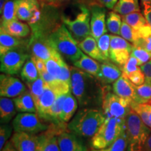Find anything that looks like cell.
I'll use <instances>...</instances> for the list:
<instances>
[{"mask_svg": "<svg viewBox=\"0 0 151 151\" xmlns=\"http://www.w3.org/2000/svg\"><path fill=\"white\" fill-rule=\"evenodd\" d=\"M0 29L18 38H24L27 37L30 33L29 25L24 22L19 21L18 20H14L5 24H1Z\"/></svg>", "mask_w": 151, "mask_h": 151, "instance_id": "25", "label": "cell"}, {"mask_svg": "<svg viewBox=\"0 0 151 151\" xmlns=\"http://www.w3.org/2000/svg\"><path fill=\"white\" fill-rule=\"evenodd\" d=\"M48 136V134H47V132L46 131H45L44 133L40 134V141H39V146H38L37 151H43V148H44L45 143H46Z\"/></svg>", "mask_w": 151, "mask_h": 151, "instance_id": "48", "label": "cell"}, {"mask_svg": "<svg viewBox=\"0 0 151 151\" xmlns=\"http://www.w3.org/2000/svg\"><path fill=\"white\" fill-rule=\"evenodd\" d=\"M106 118L104 113L99 109L92 107L82 108L70 120L67 128L82 138H92L104 122Z\"/></svg>", "mask_w": 151, "mask_h": 151, "instance_id": "2", "label": "cell"}, {"mask_svg": "<svg viewBox=\"0 0 151 151\" xmlns=\"http://www.w3.org/2000/svg\"><path fill=\"white\" fill-rule=\"evenodd\" d=\"M148 104H150V105H151V100H150V102H149Z\"/></svg>", "mask_w": 151, "mask_h": 151, "instance_id": "56", "label": "cell"}, {"mask_svg": "<svg viewBox=\"0 0 151 151\" xmlns=\"http://www.w3.org/2000/svg\"><path fill=\"white\" fill-rule=\"evenodd\" d=\"M31 58L33 60V62H35L36 67H37V70L39 71V73H41L43 71L46 70V61L35 56H31Z\"/></svg>", "mask_w": 151, "mask_h": 151, "instance_id": "45", "label": "cell"}, {"mask_svg": "<svg viewBox=\"0 0 151 151\" xmlns=\"http://www.w3.org/2000/svg\"><path fill=\"white\" fill-rule=\"evenodd\" d=\"M127 148L128 140L126 131L124 130L110 146L100 150L94 149L91 151H127Z\"/></svg>", "mask_w": 151, "mask_h": 151, "instance_id": "36", "label": "cell"}, {"mask_svg": "<svg viewBox=\"0 0 151 151\" xmlns=\"http://www.w3.org/2000/svg\"><path fill=\"white\" fill-rule=\"evenodd\" d=\"M79 11L73 18L62 16V20L69 30L73 38L81 42L87 37L91 35L90 30V19L91 11L83 4L78 6Z\"/></svg>", "mask_w": 151, "mask_h": 151, "instance_id": "6", "label": "cell"}, {"mask_svg": "<svg viewBox=\"0 0 151 151\" xmlns=\"http://www.w3.org/2000/svg\"><path fill=\"white\" fill-rule=\"evenodd\" d=\"M122 20L125 21L132 27H133L138 32L141 28L144 27L146 24H148L145 16H143L141 13H139V11L131 13V14L124 16L122 18Z\"/></svg>", "mask_w": 151, "mask_h": 151, "instance_id": "34", "label": "cell"}, {"mask_svg": "<svg viewBox=\"0 0 151 151\" xmlns=\"http://www.w3.org/2000/svg\"><path fill=\"white\" fill-rule=\"evenodd\" d=\"M39 1H42V2H44L46 4H55L58 0H39Z\"/></svg>", "mask_w": 151, "mask_h": 151, "instance_id": "52", "label": "cell"}, {"mask_svg": "<svg viewBox=\"0 0 151 151\" xmlns=\"http://www.w3.org/2000/svg\"><path fill=\"white\" fill-rule=\"evenodd\" d=\"M70 90L78 100L81 108L102 104L104 86L99 81L78 68L70 67Z\"/></svg>", "mask_w": 151, "mask_h": 151, "instance_id": "1", "label": "cell"}, {"mask_svg": "<svg viewBox=\"0 0 151 151\" xmlns=\"http://www.w3.org/2000/svg\"><path fill=\"white\" fill-rule=\"evenodd\" d=\"M29 43L22 38L14 37L0 29V55L15 49H26Z\"/></svg>", "mask_w": 151, "mask_h": 151, "instance_id": "18", "label": "cell"}, {"mask_svg": "<svg viewBox=\"0 0 151 151\" xmlns=\"http://www.w3.org/2000/svg\"><path fill=\"white\" fill-rule=\"evenodd\" d=\"M122 19L120 15L114 11L108 14L106 18L107 29L111 34L115 35H120V29L122 26Z\"/></svg>", "mask_w": 151, "mask_h": 151, "instance_id": "35", "label": "cell"}, {"mask_svg": "<svg viewBox=\"0 0 151 151\" xmlns=\"http://www.w3.org/2000/svg\"><path fill=\"white\" fill-rule=\"evenodd\" d=\"M15 132H24L37 134L46 131L48 127L41 121L37 113H22L17 115L13 121Z\"/></svg>", "mask_w": 151, "mask_h": 151, "instance_id": "9", "label": "cell"}, {"mask_svg": "<svg viewBox=\"0 0 151 151\" xmlns=\"http://www.w3.org/2000/svg\"><path fill=\"white\" fill-rule=\"evenodd\" d=\"M48 134L46 143H45L43 151H60L59 144H58V136L49 128L46 131Z\"/></svg>", "mask_w": 151, "mask_h": 151, "instance_id": "40", "label": "cell"}, {"mask_svg": "<svg viewBox=\"0 0 151 151\" xmlns=\"http://www.w3.org/2000/svg\"><path fill=\"white\" fill-rule=\"evenodd\" d=\"M67 94H62L58 96L55 101L53 104L52 105L51 108L46 113V116L44 117V120L48 121H51L55 124L63 123L60 121V114H61L62 106H63L64 101L66 99Z\"/></svg>", "mask_w": 151, "mask_h": 151, "instance_id": "27", "label": "cell"}, {"mask_svg": "<svg viewBox=\"0 0 151 151\" xmlns=\"http://www.w3.org/2000/svg\"><path fill=\"white\" fill-rule=\"evenodd\" d=\"M125 130V118H106L91 139V147L96 150L110 146Z\"/></svg>", "mask_w": 151, "mask_h": 151, "instance_id": "5", "label": "cell"}, {"mask_svg": "<svg viewBox=\"0 0 151 151\" xmlns=\"http://www.w3.org/2000/svg\"><path fill=\"white\" fill-rule=\"evenodd\" d=\"M143 151H151V134L147 139L146 144L144 146Z\"/></svg>", "mask_w": 151, "mask_h": 151, "instance_id": "51", "label": "cell"}, {"mask_svg": "<svg viewBox=\"0 0 151 151\" xmlns=\"http://www.w3.org/2000/svg\"><path fill=\"white\" fill-rule=\"evenodd\" d=\"M91 19H90V30L91 36L98 40L101 36L107 32L106 10L104 7L94 5L91 8Z\"/></svg>", "mask_w": 151, "mask_h": 151, "instance_id": "13", "label": "cell"}, {"mask_svg": "<svg viewBox=\"0 0 151 151\" xmlns=\"http://www.w3.org/2000/svg\"><path fill=\"white\" fill-rule=\"evenodd\" d=\"M78 46L83 52L90 58L99 62H104L106 61L100 52L97 40L92 36H88L82 41L78 42Z\"/></svg>", "mask_w": 151, "mask_h": 151, "instance_id": "21", "label": "cell"}, {"mask_svg": "<svg viewBox=\"0 0 151 151\" xmlns=\"http://www.w3.org/2000/svg\"><path fill=\"white\" fill-rule=\"evenodd\" d=\"M131 55L137 58L139 62V66L146 63L151 60V52L147 51L146 50L139 47H136L133 46Z\"/></svg>", "mask_w": 151, "mask_h": 151, "instance_id": "39", "label": "cell"}, {"mask_svg": "<svg viewBox=\"0 0 151 151\" xmlns=\"http://www.w3.org/2000/svg\"><path fill=\"white\" fill-rule=\"evenodd\" d=\"M25 90L26 87L20 79L3 73L0 76V95L1 97L15 98Z\"/></svg>", "mask_w": 151, "mask_h": 151, "instance_id": "12", "label": "cell"}, {"mask_svg": "<svg viewBox=\"0 0 151 151\" xmlns=\"http://www.w3.org/2000/svg\"><path fill=\"white\" fill-rule=\"evenodd\" d=\"M102 100V109L106 118L114 117L117 118H125L132 110L131 102L132 100L119 97L114 92L104 88Z\"/></svg>", "mask_w": 151, "mask_h": 151, "instance_id": "7", "label": "cell"}, {"mask_svg": "<svg viewBox=\"0 0 151 151\" xmlns=\"http://www.w3.org/2000/svg\"><path fill=\"white\" fill-rule=\"evenodd\" d=\"M10 141L18 151H37L40 135L24 132H15Z\"/></svg>", "mask_w": 151, "mask_h": 151, "instance_id": "14", "label": "cell"}, {"mask_svg": "<svg viewBox=\"0 0 151 151\" xmlns=\"http://www.w3.org/2000/svg\"><path fill=\"white\" fill-rule=\"evenodd\" d=\"M78 100L71 91L67 94L64 101L62 112L60 114V121L67 123L72 119L78 108Z\"/></svg>", "mask_w": 151, "mask_h": 151, "instance_id": "23", "label": "cell"}, {"mask_svg": "<svg viewBox=\"0 0 151 151\" xmlns=\"http://www.w3.org/2000/svg\"><path fill=\"white\" fill-rule=\"evenodd\" d=\"M18 20L17 16L16 0H8L4 6L1 18V24H5L14 20Z\"/></svg>", "mask_w": 151, "mask_h": 151, "instance_id": "31", "label": "cell"}, {"mask_svg": "<svg viewBox=\"0 0 151 151\" xmlns=\"http://www.w3.org/2000/svg\"><path fill=\"white\" fill-rule=\"evenodd\" d=\"M8 0H0V14H2L4 6L5 4Z\"/></svg>", "mask_w": 151, "mask_h": 151, "instance_id": "53", "label": "cell"}, {"mask_svg": "<svg viewBox=\"0 0 151 151\" xmlns=\"http://www.w3.org/2000/svg\"><path fill=\"white\" fill-rule=\"evenodd\" d=\"M12 133V127L9 124H1L0 127V150L7 143Z\"/></svg>", "mask_w": 151, "mask_h": 151, "instance_id": "42", "label": "cell"}, {"mask_svg": "<svg viewBox=\"0 0 151 151\" xmlns=\"http://www.w3.org/2000/svg\"><path fill=\"white\" fill-rule=\"evenodd\" d=\"M143 5L146 4H151V0H141Z\"/></svg>", "mask_w": 151, "mask_h": 151, "instance_id": "54", "label": "cell"}, {"mask_svg": "<svg viewBox=\"0 0 151 151\" xmlns=\"http://www.w3.org/2000/svg\"><path fill=\"white\" fill-rule=\"evenodd\" d=\"M133 46L142 48L147 51L151 52V36L147 38H141Z\"/></svg>", "mask_w": 151, "mask_h": 151, "instance_id": "44", "label": "cell"}, {"mask_svg": "<svg viewBox=\"0 0 151 151\" xmlns=\"http://www.w3.org/2000/svg\"><path fill=\"white\" fill-rule=\"evenodd\" d=\"M58 1H68V0H58Z\"/></svg>", "mask_w": 151, "mask_h": 151, "instance_id": "55", "label": "cell"}, {"mask_svg": "<svg viewBox=\"0 0 151 151\" xmlns=\"http://www.w3.org/2000/svg\"><path fill=\"white\" fill-rule=\"evenodd\" d=\"M25 49H15L1 55V72L5 74H18L21 71L29 55L24 52Z\"/></svg>", "mask_w": 151, "mask_h": 151, "instance_id": "8", "label": "cell"}, {"mask_svg": "<svg viewBox=\"0 0 151 151\" xmlns=\"http://www.w3.org/2000/svg\"><path fill=\"white\" fill-rule=\"evenodd\" d=\"M122 75V71L119 66L109 61H105L101 65L100 71L97 78L104 86L113 83Z\"/></svg>", "mask_w": 151, "mask_h": 151, "instance_id": "17", "label": "cell"}, {"mask_svg": "<svg viewBox=\"0 0 151 151\" xmlns=\"http://www.w3.org/2000/svg\"><path fill=\"white\" fill-rule=\"evenodd\" d=\"M20 76H21L22 80L25 82V83L33 82L39 76V71L36 67L35 62L32 60L31 57L24 65L21 72H20Z\"/></svg>", "mask_w": 151, "mask_h": 151, "instance_id": "32", "label": "cell"}, {"mask_svg": "<svg viewBox=\"0 0 151 151\" xmlns=\"http://www.w3.org/2000/svg\"><path fill=\"white\" fill-rule=\"evenodd\" d=\"M133 45L122 37L111 35L110 60L119 67H123L131 56Z\"/></svg>", "mask_w": 151, "mask_h": 151, "instance_id": "10", "label": "cell"}, {"mask_svg": "<svg viewBox=\"0 0 151 151\" xmlns=\"http://www.w3.org/2000/svg\"><path fill=\"white\" fill-rule=\"evenodd\" d=\"M113 92L119 97L125 98L133 101L135 93V85L122 75L121 76L113 83Z\"/></svg>", "mask_w": 151, "mask_h": 151, "instance_id": "20", "label": "cell"}, {"mask_svg": "<svg viewBox=\"0 0 151 151\" xmlns=\"http://www.w3.org/2000/svg\"><path fill=\"white\" fill-rule=\"evenodd\" d=\"M63 57L55 50L50 59L46 61V69L56 81H60L62 74V62Z\"/></svg>", "mask_w": 151, "mask_h": 151, "instance_id": "28", "label": "cell"}, {"mask_svg": "<svg viewBox=\"0 0 151 151\" xmlns=\"http://www.w3.org/2000/svg\"><path fill=\"white\" fill-rule=\"evenodd\" d=\"M73 64L74 67L90 73L96 78L99 74L100 67H101V65H99V62L96 61V60L86 55L84 53H83L80 59L73 62Z\"/></svg>", "mask_w": 151, "mask_h": 151, "instance_id": "24", "label": "cell"}, {"mask_svg": "<svg viewBox=\"0 0 151 151\" xmlns=\"http://www.w3.org/2000/svg\"><path fill=\"white\" fill-rule=\"evenodd\" d=\"M151 100V83L145 81L139 86H135L133 101L138 104H148Z\"/></svg>", "mask_w": 151, "mask_h": 151, "instance_id": "30", "label": "cell"}, {"mask_svg": "<svg viewBox=\"0 0 151 151\" xmlns=\"http://www.w3.org/2000/svg\"><path fill=\"white\" fill-rule=\"evenodd\" d=\"M1 151H18L11 141H7Z\"/></svg>", "mask_w": 151, "mask_h": 151, "instance_id": "50", "label": "cell"}, {"mask_svg": "<svg viewBox=\"0 0 151 151\" xmlns=\"http://www.w3.org/2000/svg\"><path fill=\"white\" fill-rule=\"evenodd\" d=\"M60 94H62L58 89L47 85L46 89L42 95L41 96L39 102L37 104V113L40 118H44L46 113L51 108L57 97Z\"/></svg>", "mask_w": 151, "mask_h": 151, "instance_id": "16", "label": "cell"}, {"mask_svg": "<svg viewBox=\"0 0 151 151\" xmlns=\"http://www.w3.org/2000/svg\"><path fill=\"white\" fill-rule=\"evenodd\" d=\"M32 56L37 57L47 61L52 56L55 49L52 46L48 39V36L46 37L44 34L40 32H34L29 43Z\"/></svg>", "mask_w": 151, "mask_h": 151, "instance_id": "11", "label": "cell"}, {"mask_svg": "<svg viewBox=\"0 0 151 151\" xmlns=\"http://www.w3.org/2000/svg\"><path fill=\"white\" fill-rule=\"evenodd\" d=\"M120 36L133 45L141 39L140 35L138 31L132 27L124 20H122L121 29H120Z\"/></svg>", "mask_w": 151, "mask_h": 151, "instance_id": "37", "label": "cell"}, {"mask_svg": "<svg viewBox=\"0 0 151 151\" xmlns=\"http://www.w3.org/2000/svg\"><path fill=\"white\" fill-rule=\"evenodd\" d=\"M48 39L57 51L73 63L80 59L83 53L79 48L78 41L73 38L65 24L57 26L49 34Z\"/></svg>", "mask_w": 151, "mask_h": 151, "instance_id": "3", "label": "cell"}, {"mask_svg": "<svg viewBox=\"0 0 151 151\" xmlns=\"http://www.w3.org/2000/svg\"><path fill=\"white\" fill-rule=\"evenodd\" d=\"M127 78L131 81L132 83L137 86H141V85L144 83L145 81H146L145 75L143 73V71H141V69H139L136 72L128 76Z\"/></svg>", "mask_w": 151, "mask_h": 151, "instance_id": "43", "label": "cell"}, {"mask_svg": "<svg viewBox=\"0 0 151 151\" xmlns=\"http://www.w3.org/2000/svg\"><path fill=\"white\" fill-rule=\"evenodd\" d=\"M103 5L109 9H113L118 0H100Z\"/></svg>", "mask_w": 151, "mask_h": 151, "instance_id": "49", "label": "cell"}, {"mask_svg": "<svg viewBox=\"0 0 151 151\" xmlns=\"http://www.w3.org/2000/svg\"><path fill=\"white\" fill-rule=\"evenodd\" d=\"M16 106L14 99L1 97L0 98V118L1 123H8L16 116Z\"/></svg>", "mask_w": 151, "mask_h": 151, "instance_id": "26", "label": "cell"}, {"mask_svg": "<svg viewBox=\"0 0 151 151\" xmlns=\"http://www.w3.org/2000/svg\"><path fill=\"white\" fill-rule=\"evenodd\" d=\"M143 73H144L146 81L151 83V60L140 66Z\"/></svg>", "mask_w": 151, "mask_h": 151, "instance_id": "46", "label": "cell"}, {"mask_svg": "<svg viewBox=\"0 0 151 151\" xmlns=\"http://www.w3.org/2000/svg\"><path fill=\"white\" fill-rule=\"evenodd\" d=\"M143 6V16L146 18L148 23L151 27V4H146Z\"/></svg>", "mask_w": 151, "mask_h": 151, "instance_id": "47", "label": "cell"}, {"mask_svg": "<svg viewBox=\"0 0 151 151\" xmlns=\"http://www.w3.org/2000/svg\"><path fill=\"white\" fill-rule=\"evenodd\" d=\"M81 138L71 132H63L58 136L60 151H88Z\"/></svg>", "mask_w": 151, "mask_h": 151, "instance_id": "15", "label": "cell"}, {"mask_svg": "<svg viewBox=\"0 0 151 151\" xmlns=\"http://www.w3.org/2000/svg\"><path fill=\"white\" fill-rule=\"evenodd\" d=\"M18 20L29 22L40 8L39 0H16Z\"/></svg>", "mask_w": 151, "mask_h": 151, "instance_id": "19", "label": "cell"}, {"mask_svg": "<svg viewBox=\"0 0 151 151\" xmlns=\"http://www.w3.org/2000/svg\"><path fill=\"white\" fill-rule=\"evenodd\" d=\"M16 110L21 113H37L35 100L29 90L14 98Z\"/></svg>", "mask_w": 151, "mask_h": 151, "instance_id": "22", "label": "cell"}, {"mask_svg": "<svg viewBox=\"0 0 151 151\" xmlns=\"http://www.w3.org/2000/svg\"><path fill=\"white\" fill-rule=\"evenodd\" d=\"M100 52L106 61H109L110 59L109 56V50H110L111 35L105 34L101 36L97 41Z\"/></svg>", "mask_w": 151, "mask_h": 151, "instance_id": "38", "label": "cell"}, {"mask_svg": "<svg viewBox=\"0 0 151 151\" xmlns=\"http://www.w3.org/2000/svg\"><path fill=\"white\" fill-rule=\"evenodd\" d=\"M125 131L128 140L127 151H143L151 130L132 109L125 118Z\"/></svg>", "mask_w": 151, "mask_h": 151, "instance_id": "4", "label": "cell"}, {"mask_svg": "<svg viewBox=\"0 0 151 151\" xmlns=\"http://www.w3.org/2000/svg\"><path fill=\"white\" fill-rule=\"evenodd\" d=\"M139 69H141V68L139 67V62H138L137 58L131 55L129 60H127V62L124 64L122 68V75L127 77L128 76L136 72Z\"/></svg>", "mask_w": 151, "mask_h": 151, "instance_id": "41", "label": "cell"}, {"mask_svg": "<svg viewBox=\"0 0 151 151\" xmlns=\"http://www.w3.org/2000/svg\"><path fill=\"white\" fill-rule=\"evenodd\" d=\"M113 11L122 16L140 11L139 0H118Z\"/></svg>", "mask_w": 151, "mask_h": 151, "instance_id": "29", "label": "cell"}, {"mask_svg": "<svg viewBox=\"0 0 151 151\" xmlns=\"http://www.w3.org/2000/svg\"><path fill=\"white\" fill-rule=\"evenodd\" d=\"M26 85L27 86L30 94L35 100L36 106H37V104L39 102L41 96L42 95L45 89H46L47 84L43 80L42 78L39 76L38 78L36 79L33 82L26 83Z\"/></svg>", "mask_w": 151, "mask_h": 151, "instance_id": "33", "label": "cell"}, {"mask_svg": "<svg viewBox=\"0 0 151 151\" xmlns=\"http://www.w3.org/2000/svg\"><path fill=\"white\" fill-rule=\"evenodd\" d=\"M98 1H100V0H98Z\"/></svg>", "mask_w": 151, "mask_h": 151, "instance_id": "57", "label": "cell"}]
</instances>
